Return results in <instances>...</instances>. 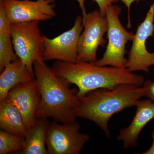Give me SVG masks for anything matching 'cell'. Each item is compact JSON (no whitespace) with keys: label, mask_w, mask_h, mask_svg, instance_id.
<instances>
[{"label":"cell","mask_w":154,"mask_h":154,"mask_svg":"<svg viewBox=\"0 0 154 154\" xmlns=\"http://www.w3.org/2000/svg\"><path fill=\"white\" fill-rule=\"evenodd\" d=\"M33 69L40 96L36 119L51 118L60 123L76 121L78 90L70 89L69 84L57 76L44 60L35 61Z\"/></svg>","instance_id":"cell-1"},{"label":"cell","mask_w":154,"mask_h":154,"mask_svg":"<svg viewBox=\"0 0 154 154\" xmlns=\"http://www.w3.org/2000/svg\"><path fill=\"white\" fill-rule=\"evenodd\" d=\"M57 76L78 88L82 97L90 91L101 88H113L122 85L142 87L144 78L125 68L99 66L85 61L71 63L57 60L51 67Z\"/></svg>","instance_id":"cell-2"},{"label":"cell","mask_w":154,"mask_h":154,"mask_svg":"<svg viewBox=\"0 0 154 154\" xmlns=\"http://www.w3.org/2000/svg\"><path fill=\"white\" fill-rule=\"evenodd\" d=\"M143 86L122 85L113 88H101L90 91L79 99L77 117L95 122L110 138L108 122L116 113L135 106L141 98L145 96Z\"/></svg>","instance_id":"cell-3"},{"label":"cell","mask_w":154,"mask_h":154,"mask_svg":"<svg viewBox=\"0 0 154 154\" xmlns=\"http://www.w3.org/2000/svg\"><path fill=\"white\" fill-rule=\"evenodd\" d=\"M121 11V8L117 5H111L107 8L108 43L102 58L94 63L96 65L125 68L127 60L125 57L126 44L132 41L135 34L127 30L122 24L119 19Z\"/></svg>","instance_id":"cell-4"},{"label":"cell","mask_w":154,"mask_h":154,"mask_svg":"<svg viewBox=\"0 0 154 154\" xmlns=\"http://www.w3.org/2000/svg\"><path fill=\"white\" fill-rule=\"evenodd\" d=\"M39 23L32 21L11 24V36L14 51L33 75L34 62L44 60V38L40 33Z\"/></svg>","instance_id":"cell-5"},{"label":"cell","mask_w":154,"mask_h":154,"mask_svg":"<svg viewBox=\"0 0 154 154\" xmlns=\"http://www.w3.org/2000/svg\"><path fill=\"white\" fill-rule=\"evenodd\" d=\"M80 125L75 121L50 123L46 137V148L49 154H79L90 139V136L79 131Z\"/></svg>","instance_id":"cell-6"},{"label":"cell","mask_w":154,"mask_h":154,"mask_svg":"<svg viewBox=\"0 0 154 154\" xmlns=\"http://www.w3.org/2000/svg\"><path fill=\"white\" fill-rule=\"evenodd\" d=\"M83 25L84 30L80 36L78 45V61L95 63L98 60V48L105 47L107 43L104 35L108 29L107 18L100 11L95 10L87 14Z\"/></svg>","instance_id":"cell-7"},{"label":"cell","mask_w":154,"mask_h":154,"mask_svg":"<svg viewBox=\"0 0 154 154\" xmlns=\"http://www.w3.org/2000/svg\"><path fill=\"white\" fill-rule=\"evenodd\" d=\"M154 1L150 7L145 19L138 25L132 44L128 52L125 68L129 71L149 72V67L154 65V53L148 51L146 42L153 36L154 33Z\"/></svg>","instance_id":"cell-8"},{"label":"cell","mask_w":154,"mask_h":154,"mask_svg":"<svg viewBox=\"0 0 154 154\" xmlns=\"http://www.w3.org/2000/svg\"><path fill=\"white\" fill-rule=\"evenodd\" d=\"M83 28V17L78 16L70 30L52 38L43 35L45 44L43 60L77 62L79 40Z\"/></svg>","instance_id":"cell-9"},{"label":"cell","mask_w":154,"mask_h":154,"mask_svg":"<svg viewBox=\"0 0 154 154\" xmlns=\"http://www.w3.org/2000/svg\"><path fill=\"white\" fill-rule=\"evenodd\" d=\"M54 2L51 0H4L11 24L52 19L56 16Z\"/></svg>","instance_id":"cell-10"},{"label":"cell","mask_w":154,"mask_h":154,"mask_svg":"<svg viewBox=\"0 0 154 154\" xmlns=\"http://www.w3.org/2000/svg\"><path fill=\"white\" fill-rule=\"evenodd\" d=\"M6 98L19 110L27 129H29L37 119L36 113L40 100V94L35 79L12 88Z\"/></svg>","instance_id":"cell-11"},{"label":"cell","mask_w":154,"mask_h":154,"mask_svg":"<svg viewBox=\"0 0 154 154\" xmlns=\"http://www.w3.org/2000/svg\"><path fill=\"white\" fill-rule=\"evenodd\" d=\"M137 110L132 122L127 127L121 129L117 139L123 142L125 149L135 147L137 140L144 127L154 118V103L149 99L139 100L136 104Z\"/></svg>","instance_id":"cell-12"},{"label":"cell","mask_w":154,"mask_h":154,"mask_svg":"<svg viewBox=\"0 0 154 154\" xmlns=\"http://www.w3.org/2000/svg\"><path fill=\"white\" fill-rule=\"evenodd\" d=\"M0 101L7 98L12 88L22 83L28 82L35 79V75L19 57L8 64L1 73Z\"/></svg>","instance_id":"cell-13"},{"label":"cell","mask_w":154,"mask_h":154,"mask_svg":"<svg viewBox=\"0 0 154 154\" xmlns=\"http://www.w3.org/2000/svg\"><path fill=\"white\" fill-rule=\"evenodd\" d=\"M50 123L48 119H36L33 126L28 130L22 154H48L46 137Z\"/></svg>","instance_id":"cell-14"},{"label":"cell","mask_w":154,"mask_h":154,"mask_svg":"<svg viewBox=\"0 0 154 154\" xmlns=\"http://www.w3.org/2000/svg\"><path fill=\"white\" fill-rule=\"evenodd\" d=\"M0 126L9 133L25 138L28 132L21 113L7 98L0 101Z\"/></svg>","instance_id":"cell-15"},{"label":"cell","mask_w":154,"mask_h":154,"mask_svg":"<svg viewBox=\"0 0 154 154\" xmlns=\"http://www.w3.org/2000/svg\"><path fill=\"white\" fill-rule=\"evenodd\" d=\"M25 138L11 134L5 131H0V154L19 152L24 146Z\"/></svg>","instance_id":"cell-16"},{"label":"cell","mask_w":154,"mask_h":154,"mask_svg":"<svg viewBox=\"0 0 154 154\" xmlns=\"http://www.w3.org/2000/svg\"><path fill=\"white\" fill-rule=\"evenodd\" d=\"M11 35L0 34V72L18 57L14 52Z\"/></svg>","instance_id":"cell-17"},{"label":"cell","mask_w":154,"mask_h":154,"mask_svg":"<svg viewBox=\"0 0 154 154\" xmlns=\"http://www.w3.org/2000/svg\"><path fill=\"white\" fill-rule=\"evenodd\" d=\"M11 23L7 16L4 0H0V34L11 35Z\"/></svg>","instance_id":"cell-18"},{"label":"cell","mask_w":154,"mask_h":154,"mask_svg":"<svg viewBox=\"0 0 154 154\" xmlns=\"http://www.w3.org/2000/svg\"><path fill=\"white\" fill-rule=\"evenodd\" d=\"M99 6V11L103 16H106L107 8L114 3L119 2L120 0H94Z\"/></svg>","instance_id":"cell-19"},{"label":"cell","mask_w":154,"mask_h":154,"mask_svg":"<svg viewBox=\"0 0 154 154\" xmlns=\"http://www.w3.org/2000/svg\"><path fill=\"white\" fill-rule=\"evenodd\" d=\"M143 86L146 89L145 96L154 103V82L147 80L144 82Z\"/></svg>","instance_id":"cell-20"},{"label":"cell","mask_w":154,"mask_h":154,"mask_svg":"<svg viewBox=\"0 0 154 154\" xmlns=\"http://www.w3.org/2000/svg\"><path fill=\"white\" fill-rule=\"evenodd\" d=\"M122 1V2L124 3L125 5L127 8L128 10V28H130L131 26V22H130V10L131 6V4L133 3L134 2H139L140 0H121Z\"/></svg>","instance_id":"cell-21"},{"label":"cell","mask_w":154,"mask_h":154,"mask_svg":"<svg viewBox=\"0 0 154 154\" xmlns=\"http://www.w3.org/2000/svg\"><path fill=\"white\" fill-rule=\"evenodd\" d=\"M52 2H54L55 0H51ZM79 4L80 8L82 10V12L83 14V22L85 19L86 17L87 16V12H86L85 6V2L86 0H77Z\"/></svg>","instance_id":"cell-22"},{"label":"cell","mask_w":154,"mask_h":154,"mask_svg":"<svg viewBox=\"0 0 154 154\" xmlns=\"http://www.w3.org/2000/svg\"><path fill=\"white\" fill-rule=\"evenodd\" d=\"M152 143L151 146L147 151L143 153V154H154V130L152 132Z\"/></svg>","instance_id":"cell-23"}]
</instances>
